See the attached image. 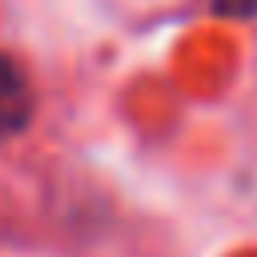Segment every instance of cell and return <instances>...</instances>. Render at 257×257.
Here are the masks:
<instances>
[{"mask_svg": "<svg viewBox=\"0 0 257 257\" xmlns=\"http://www.w3.org/2000/svg\"><path fill=\"white\" fill-rule=\"evenodd\" d=\"M32 84H28V72L12 60V56H0V141L16 137L28 128L32 120Z\"/></svg>", "mask_w": 257, "mask_h": 257, "instance_id": "cell-1", "label": "cell"}, {"mask_svg": "<svg viewBox=\"0 0 257 257\" xmlns=\"http://www.w3.org/2000/svg\"><path fill=\"white\" fill-rule=\"evenodd\" d=\"M217 16H233V20H253L257 16V0H205Z\"/></svg>", "mask_w": 257, "mask_h": 257, "instance_id": "cell-2", "label": "cell"}]
</instances>
